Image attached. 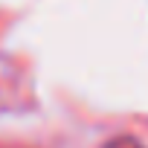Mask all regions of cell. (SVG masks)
<instances>
[{
    "label": "cell",
    "mask_w": 148,
    "mask_h": 148,
    "mask_svg": "<svg viewBox=\"0 0 148 148\" xmlns=\"http://www.w3.org/2000/svg\"><path fill=\"white\" fill-rule=\"evenodd\" d=\"M105 148H145L139 139H134V136H116V139H110Z\"/></svg>",
    "instance_id": "6da1fadb"
}]
</instances>
